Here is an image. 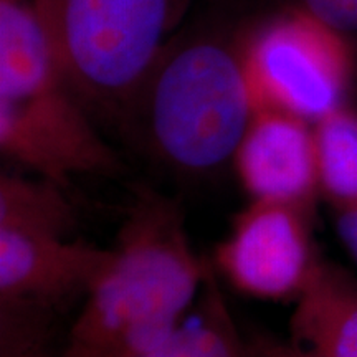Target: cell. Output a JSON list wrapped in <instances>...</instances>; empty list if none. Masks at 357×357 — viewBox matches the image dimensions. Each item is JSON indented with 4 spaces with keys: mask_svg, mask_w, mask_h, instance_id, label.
<instances>
[{
    "mask_svg": "<svg viewBox=\"0 0 357 357\" xmlns=\"http://www.w3.org/2000/svg\"><path fill=\"white\" fill-rule=\"evenodd\" d=\"M207 270L192 250L178 205L137 189L61 357H139L155 349L189 314Z\"/></svg>",
    "mask_w": 357,
    "mask_h": 357,
    "instance_id": "6da1fadb",
    "label": "cell"
},
{
    "mask_svg": "<svg viewBox=\"0 0 357 357\" xmlns=\"http://www.w3.org/2000/svg\"><path fill=\"white\" fill-rule=\"evenodd\" d=\"M243 37L205 25L174 33L119 128L137 134L159 162L185 176L234 162L255 114Z\"/></svg>",
    "mask_w": 357,
    "mask_h": 357,
    "instance_id": "7a4b0ae2",
    "label": "cell"
},
{
    "mask_svg": "<svg viewBox=\"0 0 357 357\" xmlns=\"http://www.w3.org/2000/svg\"><path fill=\"white\" fill-rule=\"evenodd\" d=\"M0 147L65 189L75 174L121 167L70 86L33 0H0Z\"/></svg>",
    "mask_w": 357,
    "mask_h": 357,
    "instance_id": "3957f363",
    "label": "cell"
},
{
    "mask_svg": "<svg viewBox=\"0 0 357 357\" xmlns=\"http://www.w3.org/2000/svg\"><path fill=\"white\" fill-rule=\"evenodd\" d=\"M70 86L95 121L124 114L192 0H33Z\"/></svg>",
    "mask_w": 357,
    "mask_h": 357,
    "instance_id": "277c9868",
    "label": "cell"
},
{
    "mask_svg": "<svg viewBox=\"0 0 357 357\" xmlns=\"http://www.w3.org/2000/svg\"><path fill=\"white\" fill-rule=\"evenodd\" d=\"M243 63L255 111H287L314 124L346 105L356 50L349 35L283 6L245 33Z\"/></svg>",
    "mask_w": 357,
    "mask_h": 357,
    "instance_id": "5b68a950",
    "label": "cell"
},
{
    "mask_svg": "<svg viewBox=\"0 0 357 357\" xmlns=\"http://www.w3.org/2000/svg\"><path fill=\"white\" fill-rule=\"evenodd\" d=\"M311 217L307 205L253 199L217 247V271L248 296L296 301L323 263Z\"/></svg>",
    "mask_w": 357,
    "mask_h": 357,
    "instance_id": "8992f818",
    "label": "cell"
},
{
    "mask_svg": "<svg viewBox=\"0 0 357 357\" xmlns=\"http://www.w3.org/2000/svg\"><path fill=\"white\" fill-rule=\"evenodd\" d=\"M113 250L53 231L0 227V307H32L58 314L86 298Z\"/></svg>",
    "mask_w": 357,
    "mask_h": 357,
    "instance_id": "52a82bcc",
    "label": "cell"
},
{
    "mask_svg": "<svg viewBox=\"0 0 357 357\" xmlns=\"http://www.w3.org/2000/svg\"><path fill=\"white\" fill-rule=\"evenodd\" d=\"M234 166L252 199L312 207L319 195L314 124L287 111L257 109Z\"/></svg>",
    "mask_w": 357,
    "mask_h": 357,
    "instance_id": "ba28073f",
    "label": "cell"
},
{
    "mask_svg": "<svg viewBox=\"0 0 357 357\" xmlns=\"http://www.w3.org/2000/svg\"><path fill=\"white\" fill-rule=\"evenodd\" d=\"M289 341L307 357H357V276L323 261L294 301Z\"/></svg>",
    "mask_w": 357,
    "mask_h": 357,
    "instance_id": "9c48e42d",
    "label": "cell"
},
{
    "mask_svg": "<svg viewBox=\"0 0 357 357\" xmlns=\"http://www.w3.org/2000/svg\"><path fill=\"white\" fill-rule=\"evenodd\" d=\"M139 357H250L211 265L189 314L166 342Z\"/></svg>",
    "mask_w": 357,
    "mask_h": 357,
    "instance_id": "30bf717a",
    "label": "cell"
},
{
    "mask_svg": "<svg viewBox=\"0 0 357 357\" xmlns=\"http://www.w3.org/2000/svg\"><path fill=\"white\" fill-rule=\"evenodd\" d=\"M319 194L333 208L357 205V109L346 105L314 123Z\"/></svg>",
    "mask_w": 357,
    "mask_h": 357,
    "instance_id": "8fae6325",
    "label": "cell"
},
{
    "mask_svg": "<svg viewBox=\"0 0 357 357\" xmlns=\"http://www.w3.org/2000/svg\"><path fill=\"white\" fill-rule=\"evenodd\" d=\"M0 227L53 231L68 236L75 229V211L65 187L47 178L15 174L0 177Z\"/></svg>",
    "mask_w": 357,
    "mask_h": 357,
    "instance_id": "7c38bea8",
    "label": "cell"
},
{
    "mask_svg": "<svg viewBox=\"0 0 357 357\" xmlns=\"http://www.w3.org/2000/svg\"><path fill=\"white\" fill-rule=\"evenodd\" d=\"M284 6L301 8L349 37L357 35V0H284Z\"/></svg>",
    "mask_w": 357,
    "mask_h": 357,
    "instance_id": "4fadbf2b",
    "label": "cell"
},
{
    "mask_svg": "<svg viewBox=\"0 0 357 357\" xmlns=\"http://www.w3.org/2000/svg\"><path fill=\"white\" fill-rule=\"evenodd\" d=\"M250 357H307L288 339L257 333L247 339Z\"/></svg>",
    "mask_w": 357,
    "mask_h": 357,
    "instance_id": "5bb4252c",
    "label": "cell"
},
{
    "mask_svg": "<svg viewBox=\"0 0 357 357\" xmlns=\"http://www.w3.org/2000/svg\"><path fill=\"white\" fill-rule=\"evenodd\" d=\"M334 229L357 265V205L334 208Z\"/></svg>",
    "mask_w": 357,
    "mask_h": 357,
    "instance_id": "9a60e30c",
    "label": "cell"
}]
</instances>
